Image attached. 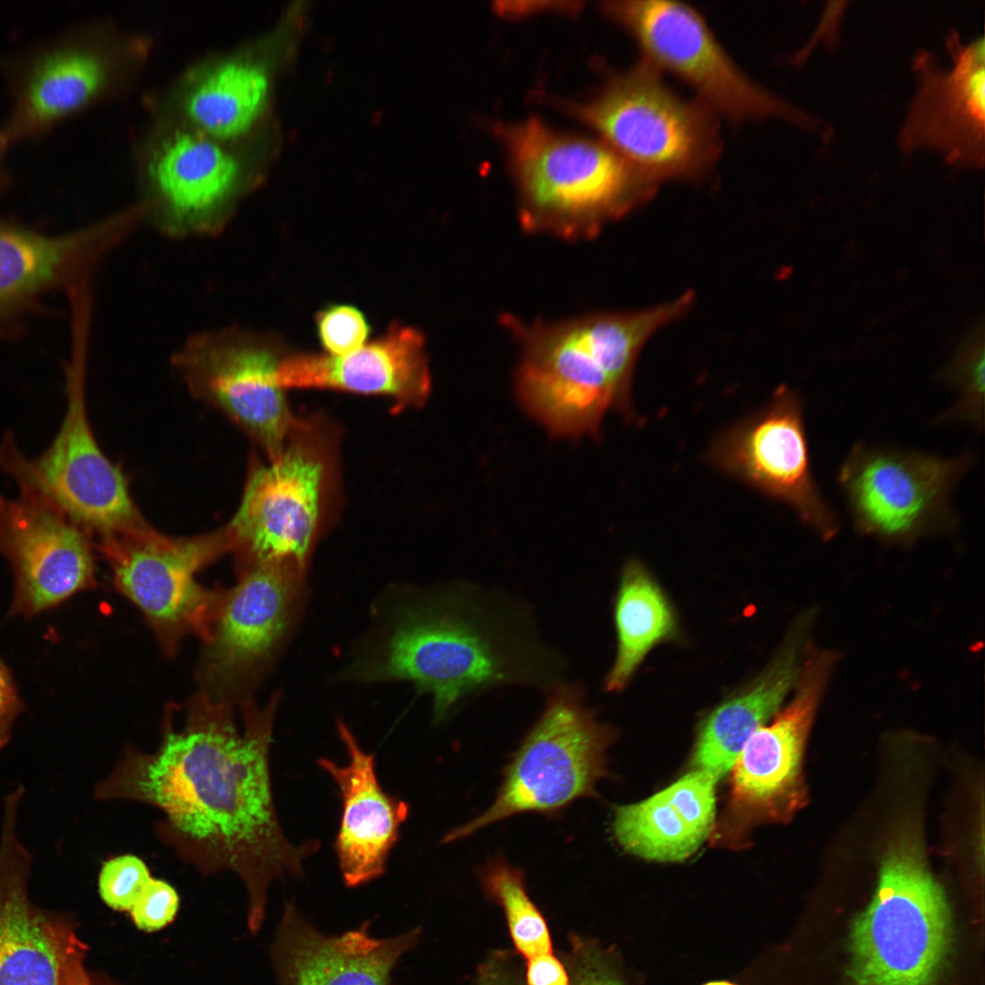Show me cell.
Listing matches in <instances>:
<instances>
[{"instance_id": "cell-7", "label": "cell", "mask_w": 985, "mask_h": 985, "mask_svg": "<svg viewBox=\"0 0 985 985\" xmlns=\"http://www.w3.org/2000/svg\"><path fill=\"white\" fill-rule=\"evenodd\" d=\"M946 897L919 846L903 838L884 859L876 894L851 934L855 985H929L950 940Z\"/></svg>"}, {"instance_id": "cell-14", "label": "cell", "mask_w": 985, "mask_h": 985, "mask_svg": "<svg viewBox=\"0 0 985 985\" xmlns=\"http://www.w3.org/2000/svg\"><path fill=\"white\" fill-rule=\"evenodd\" d=\"M708 458L722 472L789 505L822 538L837 533V519L811 471L801 399L788 387L718 434Z\"/></svg>"}, {"instance_id": "cell-41", "label": "cell", "mask_w": 985, "mask_h": 985, "mask_svg": "<svg viewBox=\"0 0 985 985\" xmlns=\"http://www.w3.org/2000/svg\"><path fill=\"white\" fill-rule=\"evenodd\" d=\"M486 985H503V984H501V983H498V982L496 983V981H493V982H491V983H487Z\"/></svg>"}, {"instance_id": "cell-2", "label": "cell", "mask_w": 985, "mask_h": 985, "mask_svg": "<svg viewBox=\"0 0 985 985\" xmlns=\"http://www.w3.org/2000/svg\"><path fill=\"white\" fill-rule=\"evenodd\" d=\"M353 673L366 681L412 682L432 696L439 722L466 699L494 688L545 691L564 680V662L524 605L458 583L401 610L378 652Z\"/></svg>"}, {"instance_id": "cell-1", "label": "cell", "mask_w": 985, "mask_h": 985, "mask_svg": "<svg viewBox=\"0 0 985 985\" xmlns=\"http://www.w3.org/2000/svg\"><path fill=\"white\" fill-rule=\"evenodd\" d=\"M276 700L260 709L195 696L181 720L168 711L153 751L126 744L94 788L101 801H125L159 813L156 837L204 876L228 872L247 896V928L264 926L273 882L304 875L318 840L293 844L275 805L270 749Z\"/></svg>"}, {"instance_id": "cell-22", "label": "cell", "mask_w": 985, "mask_h": 985, "mask_svg": "<svg viewBox=\"0 0 985 985\" xmlns=\"http://www.w3.org/2000/svg\"><path fill=\"white\" fill-rule=\"evenodd\" d=\"M277 382L288 388L327 389L389 398L394 409L421 406L430 391L422 334L392 324L387 332L345 355H296L281 359Z\"/></svg>"}, {"instance_id": "cell-18", "label": "cell", "mask_w": 985, "mask_h": 985, "mask_svg": "<svg viewBox=\"0 0 985 985\" xmlns=\"http://www.w3.org/2000/svg\"><path fill=\"white\" fill-rule=\"evenodd\" d=\"M104 243L98 223L48 231L0 214V342L21 339L50 297L85 283Z\"/></svg>"}, {"instance_id": "cell-33", "label": "cell", "mask_w": 985, "mask_h": 985, "mask_svg": "<svg viewBox=\"0 0 985 985\" xmlns=\"http://www.w3.org/2000/svg\"><path fill=\"white\" fill-rule=\"evenodd\" d=\"M322 347L331 356H345L364 346L369 334L365 316L355 306L334 305L316 318Z\"/></svg>"}, {"instance_id": "cell-6", "label": "cell", "mask_w": 985, "mask_h": 985, "mask_svg": "<svg viewBox=\"0 0 985 985\" xmlns=\"http://www.w3.org/2000/svg\"><path fill=\"white\" fill-rule=\"evenodd\" d=\"M585 696L582 685L565 680L546 690L544 710L504 769L492 805L449 832L443 843L518 814H555L576 799L596 795L617 731L597 720Z\"/></svg>"}, {"instance_id": "cell-15", "label": "cell", "mask_w": 985, "mask_h": 985, "mask_svg": "<svg viewBox=\"0 0 985 985\" xmlns=\"http://www.w3.org/2000/svg\"><path fill=\"white\" fill-rule=\"evenodd\" d=\"M304 570L284 561L240 568L238 583L223 591L199 678L203 692L234 700L263 668L288 627Z\"/></svg>"}, {"instance_id": "cell-32", "label": "cell", "mask_w": 985, "mask_h": 985, "mask_svg": "<svg viewBox=\"0 0 985 985\" xmlns=\"http://www.w3.org/2000/svg\"><path fill=\"white\" fill-rule=\"evenodd\" d=\"M152 876L145 862L126 854L103 862L98 874V893L110 908L130 912Z\"/></svg>"}, {"instance_id": "cell-9", "label": "cell", "mask_w": 985, "mask_h": 985, "mask_svg": "<svg viewBox=\"0 0 985 985\" xmlns=\"http://www.w3.org/2000/svg\"><path fill=\"white\" fill-rule=\"evenodd\" d=\"M583 116L653 184L699 176L720 153L714 113L673 92L644 59L585 106Z\"/></svg>"}, {"instance_id": "cell-26", "label": "cell", "mask_w": 985, "mask_h": 985, "mask_svg": "<svg viewBox=\"0 0 985 985\" xmlns=\"http://www.w3.org/2000/svg\"><path fill=\"white\" fill-rule=\"evenodd\" d=\"M150 171L172 227L186 231L210 227L241 176L236 156L200 131H178L167 138Z\"/></svg>"}, {"instance_id": "cell-40", "label": "cell", "mask_w": 985, "mask_h": 985, "mask_svg": "<svg viewBox=\"0 0 985 985\" xmlns=\"http://www.w3.org/2000/svg\"><path fill=\"white\" fill-rule=\"evenodd\" d=\"M704 985H737V984H734V983H731V982H729V981H725V980H717V981L708 982V983H706Z\"/></svg>"}, {"instance_id": "cell-30", "label": "cell", "mask_w": 985, "mask_h": 985, "mask_svg": "<svg viewBox=\"0 0 985 985\" xmlns=\"http://www.w3.org/2000/svg\"><path fill=\"white\" fill-rule=\"evenodd\" d=\"M479 877L488 897L502 907L518 952L526 959L552 952L548 926L527 894L523 871L494 858L482 867Z\"/></svg>"}, {"instance_id": "cell-11", "label": "cell", "mask_w": 985, "mask_h": 985, "mask_svg": "<svg viewBox=\"0 0 985 985\" xmlns=\"http://www.w3.org/2000/svg\"><path fill=\"white\" fill-rule=\"evenodd\" d=\"M117 589L144 615L161 648L172 653L181 640L196 635L204 642L223 594L210 590L197 573L233 551L228 524L190 537H173L150 524L98 541Z\"/></svg>"}, {"instance_id": "cell-16", "label": "cell", "mask_w": 985, "mask_h": 985, "mask_svg": "<svg viewBox=\"0 0 985 985\" xmlns=\"http://www.w3.org/2000/svg\"><path fill=\"white\" fill-rule=\"evenodd\" d=\"M94 44L78 32L56 31L0 57L9 98L0 135L10 146L44 137L98 96L108 69Z\"/></svg>"}, {"instance_id": "cell-21", "label": "cell", "mask_w": 985, "mask_h": 985, "mask_svg": "<svg viewBox=\"0 0 985 985\" xmlns=\"http://www.w3.org/2000/svg\"><path fill=\"white\" fill-rule=\"evenodd\" d=\"M420 935L414 928L378 938L368 922L326 934L286 900L269 956L278 985H389L395 966Z\"/></svg>"}, {"instance_id": "cell-17", "label": "cell", "mask_w": 985, "mask_h": 985, "mask_svg": "<svg viewBox=\"0 0 985 985\" xmlns=\"http://www.w3.org/2000/svg\"><path fill=\"white\" fill-rule=\"evenodd\" d=\"M0 555L10 564V613L30 617L96 584L88 534L38 495H0Z\"/></svg>"}, {"instance_id": "cell-39", "label": "cell", "mask_w": 985, "mask_h": 985, "mask_svg": "<svg viewBox=\"0 0 985 985\" xmlns=\"http://www.w3.org/2000/svg\"><path fill=\"white\" fill-rule=\"evenodd\" d=\"M10 145L0 135V199L8 192L13 183L12 174L7 167V152Z\"/></svg>"}, {"instance_id": "cell-29", "label": "cell", "mask_w": 985, "mask_h": 985, "mask_svg": "<svg viewBox=\"0 0 985 985\" xmlns=\"http://www.w3.org/2000/svg\"><path fill=\"white\" fill-rule=\"evenodd\" d=\"M264 69L241 58L208 69L189 89L184 110L200 132L217 140L237 138L255 122L266 103Z\"/></svg>"}, {"instance_id": "cell-13", "label": "cell", "mask_w": 985, "mask_h": 985, "mask_svg": "<svg viewBox=\"0 0 985 985\" xmlns=\"http://www.w3.org/2000/svg\"><path fill=\"white\" fill-rule=\"evenodd\" d=\"M969 462L860 444L842 465L839 483L859 531L907 543L950 524V494Z\"/></svg>"}, {"instance_id": "cell-19", "label": "cell", "mask_w": 985, "mask_h": 985, "mask_svg": "<svg viewBox=\"0 0 985 985\" xmlns=\"http://www.w3.org/2000/svg\"><path fill=\"white\" fill-rule=\"evenodd\" d=\"M951 64L941 66L928 51L914 59L918 87L899 135L906 151L929 150L948 163L981 168L985 140L983 38L949 41Z\"/></svg>"}, {"instance_id": "cell-27", "label": "cell", "mask_w": 985, "mask_h": 985, "mask_svg": "<svg viewBox=\"0 0 985 985\" xmlns=\"http://www.w3.org/2000/svg\"><path fill=\"white\" fill-rule=\"evenodd\" d=\"M695 769L653 796L614 811L612 834L627 852L657 861L692 855L713 828L715 783Z\"/></svg>"}, {"instance_id": "cell-28", "label": "cell", "mask_w": 985, "mask_h": 985, "mask_svg": "<svg viewBox=\"0 0 985 985\" xmlns=\"http://www.w3.org/2000/svg\"><path fill=\"white\" fill-rule=\"evenodd\" d=\"M617 648L606 675L607 692L622 691L657 645L679 636L670 601L648 567L638 559L624 565L614 603Z\"/></svg>"}, {"instance_id": "cell-37", "label": "cell", "mask_w": 985, "mask_h": 985, "mask_svg": "<svg viewBox=\"0 0 985 985\" xmlns=\"http://www.w3.org/2000/svg\"><path fill=\"white\" fill-rule=\"evenodd\" d=\"M23 710L13 677L0 658V750L8 742L14 722Z\"/></svg>"}, {"instance_id": "cell-23", "label": "cell", "mask_w": 985, "mask_h": 985, "mask_svg": "<svg viewBox=\"0 0 985 985\" xmlns=\"http://www.w3.org/2000/svg\"><path fill=\"white\" fill-rule=\"evenodd\" d=\"M337 729L347 762L342 765L319 758L317 764L338 788L342 809L334 849L343 883L358 887L386 872L410 807L384 791L377 776L375 755L362 749L343 721H337Z\"/></svg>"}, {"instance_id": "cell-10", "label": "cell", "mask_w": 985, "mask_h": 985, "mask_svg": "<svg viewBox=\"0 0 985 985\" xmlns=\"http://www.w3.org/2000/svg\"><path fill=\"white\" fill-rule=\"evenodd\" d=\"M837 660L835 651L808 644L792 700L750 737L732 766L729 800L710 832L711 845L742 848L756 826L787 822L803 806L804 748Z\"/></svg>"}, {"instance_id": "cell-20", "label": "cell", "mask_w": 985, "mask_h": 985, "mask_svg": "<svg viewBox=\"0 0 985 985\" xmlns=\"http://www.w3.org/2000/svg\"><path fill=\"white\" fill-rule=\"evenodd\" d=\"M280 361L266 347L231 341L196 347L178 365L192 393L223 413L272 461L302 421L277 382Z\"/></svg>"}, {"instance_id": "cell-31", "label": "cell", "mask_w": 985, "mask_h": 985, "mask_svg": "<svg viewBox=\"0 0 985 985\" xmlns=\"http://www.w3.org/2000/svg\"><path fill=\"white\" fill-rule=\"evenodd\" d=\"M948 381L959 392L955 406L946 419L982 425L984 407V340L983 328H975L945 371Z\"/></svg>"}, {"instance_id": "cell-24", "label": "cell", "mask_w": 985, "mask_h": 985, "mask_svg": "<svg viewBox=\"0 0 985 985\" xmlns=\"http://www.w3.org/2000/svg\"><path fill=\"white\" fill-rule=\"evenodd\" d=\"M18 805L14 798L5 802L0 839V985H58L66 922L28 897L32 861L16 831Z\"/></svg>"}, {"instance_id": "cell-12", "label": "cell", "mask_w": 985, "mask_h": 985, "mask_svg": "<svg viewBox=\"0 0 985 985\" xmlns=\"http://www.w3.org/2000/svg\"><path fill=\"white\" fill-rule=\"evenodd\" d=\"M611 13L640 47L644 60L677 77L714 114L734 120L808 118L752 79L722 47L702 16L679 2L612 3Z\"/></svg>"}, {"instance_id": "cell-25", "label": "cell", "mask_w": 985, "mask_h": 985, "mask_svg": "<svg viewBox=\"0 0 985 985\" xmlns=\"http://www.w3.org/2000/svg\"><path fill=\"white\" fill-rule=\"evenodd\" d=\"M814 616L811 611L802 615L764 669L705 718L694 748L695 769L723 776L750 737L779 711L797 682Z\"/></svg>"}, {"instance_id": "cell-38", "label": "cell", "mask_w": 985, "mask_h": 985, "mask_svg": "<svg viewBox=\"0 0 985 985\" xmlns=\"http://www.w3.org/2000/svg\"><path fill=\"white\" fill-rule=\"evenodd\" d=\"M527 985H570L564 965L552 952L527 959Z\"/></svg>"}, {"instance_id": "cell-4", "label": "cell", "mask_w": 985, "mask_h": 985, "mask_svg": "<svg viewBox=\"0 0 985 985\" xmlns=\"http://www.w3.org/2000/svg\"><path fill=\"white\" fill-rule=\"evenodd\" d=\"M507 140L520 221L530 232L592 236L655 186L605 142L561 134L537 119L513 128Z\"/></svg>"}, {"instance_id": "cell-36", "label": "cell", "mask_w": 985, "mask_h": 985, "mask_svg": "<svg viewBox=\"0 0 985 985\" xmlns=\"http://www.w3.org/2000/svg\"><path fill=\"white\" fill-rule=\"evenodd\" d=\"M87 946L66 923L60 939L58 985H92L85 969Z\"/></svg>"}, {"instance_id": "cell-35", "label": "cell", "mask_w": 985, "mask_h": 985, "mask_svg": "<svg viewBox=\"0 0 985 985\" xmlns=\"http://www.w3.org/2000/svg\"><path fill=\"white\" fill-rule=\"evenodd\" d=\"M570 985H625L612 960L598 949L575 946Z\"/></svg>"}, {"instance_id": "cell-5", "label": "cell", "mask_w": 985, "mask_h": 985, "mask_svg": "<svg viewBox=\"0 0 985 985\" xmlns=\"http://www.w3.org/2000/svg\"><path fill=\"white\" fill-rule=\"evenodd\" d=\"M65 365L67 409L47 449L34 459L20 452L11 433L0 446V467L19 490L33 493L98 541L147 524L134 504L121 471L100 449L85 396V329L71 328Z\"/></svg>"}, {"instance_id": "cell-3", "label": "cell", "mask_w": 985, "mask_h": 985, "mask_svg": "<svg viewBox=\"0 0 985 985\" xmlns=\"http://www.w3.org/2000/svg\"><path fill=\"white\" fill-rule=\"evenodd\" d=\"M693 296L623 314L559 322L503 323L521 346L515 389L523 408L553 435L596 434L609 410L633 418L630 382L648 338L690 306Z\"/></svg>"}, {"instance_id": "cell-8", "label": "cell", "mask_w": 985, "mask_h": 985, "mask_svg": "<svg viewBox=\"0 0 985 985\" xmlns=\"http://www.w3.org/2000/svg\"><path fill=\"white\" fill-rule=\"evenodd\" d=\"M334 479L331 439L313 421L300 422L276 459L254 461L227 524L240 568L284 561L305 571Z\"/></svg>"}, {"instance_id": "cell-34", "label": "cell", "mask_w": 985, "mask_h": 985, "mask_svg": "<svg viewBox=\"0 0 985 985\" xmlns=\"http://www.w3.org/2000/svg\"><path fill=\"white\" fill-rule=\"evenodd\" d=\"M179 905L174 887L162 879L151 877L129 913L139 929L153 932L174 919Z\"/></svg>"}]
</instances>
